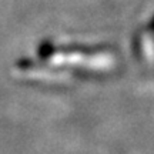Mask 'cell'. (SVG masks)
Wrapping results in <instances>:
<instances>
[{
  "instance_id": "cell-2",
  "label": "cell",
  "mask_w": 154,
  "mask_h": 154,
  "mask_svg": "<svg viewBox=\"0 0 154 154\" xmlns=\"http://www.w3.org/2000/svg\"><path fill=\"white\" fill-rule=\"evenodd\" d=\"M134 53H136L138 64L149 73L151 72L153 69V29H151L150 20L146 26L138 29L136 33Z\"/></svg>"
},
{
  "instance_id": "cell-1",
  "label": "cell",
  "mask_w": 154,
  "mask_h": 154,
  "mask_svg": "<svg viewBox=\"0 0 154 154\" xmlns=\"http://www.w3.org/2000/svg\"><path fill=\"white\" fill-rule=\"evenodd\" d=\"M120 56L110 44L44 42L36 59L16 64V72L26 80L40 84H66L74 80L109 77L120 67Z\"/></svg>"
}]
</instances>
